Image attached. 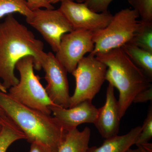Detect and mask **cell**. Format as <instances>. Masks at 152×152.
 Returning a JSON list of instances; mask_svg holds the SVG:
<instances>
[{
	"label": "cell",
	"mask_w": 152,
	"mask_h": 152,
	"mask_svg": "<svg viewBox=\"0 0 152 152\" xmlns=\"http://www.w3.org/2000/svg\"><path fill=\"white\" fill-rule=\"evenodd\" d=\"M43 49V43L37 39L32 32L12 14L7 16L0 23V78L7 91L18 83L15 69L20 59L31 56L34 68L40 70L47 56Z\"/></svg>",
	"instance_id": "cell-1"
},
{
	"label": "cell",
	"mask_w": 152,
	"mask_h": 152,
	"mask_svg": "<svg viewBox=\"0 0 152 152\" xmlns=\"http://www.w3.org/2000/svg\"><path fill=\"white\" fill-rule=\"evenodd\" d=\"M0 108L31 143L42 144L51 152H58L67 131L53 116L19 102L0 91Z\"/></svg>",
	"instance_id": "cell-2"
},
{
	"label": "cell",
	"mask_w": 152,
	"mask_h": 152,
	"mask_svg": "<svg viewBox=\"0 0 152 152\" xmlns=\"http://www.w3.org/2000/svg\"><path fill=\"white\" fill-rule=\"evenodd\" d=\"M95 56L107 68L105 80L118 90V101L121 119L136 95L151 86V81L121 48L98 53Z\"/></svg>",
	"instance_id": "cell-3"
},
{
	"label": "cell",
	"mask_w": 152,
	"mask_h": 152,
	"mask_svg": "<svg viewBox=\"0 0 152 152\" xmlns=\"http://www.w3.org/2000/svg\"><path fill=\"white\" fill-rule=\"evenodd\" d=\"M15 68L20 73V80L16 85L9 89V94L25 105L51 115V108L56 105L49 98L39 76L34 72L33 57L27 56L20 59Z\"/></svg>",
	"instance_id": "cell-4"
},
{
	"label": "cell",
	"mask_w": 152,
	"mask_h": 152,
	"mask_svg": "<svg viewBox=\"0 0 152 152\" xmlns=\"http://www.w3.org/2000/svg\"><path fill=\"white\" fill-rule=\"evenodd\" d=\"M135 10L123 9L113 15L106 27L93 32L94 48L91 54L105 53L129 42L140 26Z\"/></svg>",
	"instance_id": "cell-5"
},
{
	"label": "cell",
	"mask_w": 152,
	"mask_h": 152,
	"mask_svg": "<svg viewBox=\"0 0 152 152\" xmlns=\"http://www.w3.org/2000/svg\"><path fill=\"white\" fill-rule=\"evenodd\" d=\"M107 68L90 53L80 60L72 73L75 79L76 88L70 97L69 108L84 101H92L105 80Z\"/></svg>",
	"instance_id": "cell-6"
},
{
	"label": "cell",
	"mask_w": 152,
	"mask_h": 152,
	"mask_svg": "<svg viewBox=\"0 0 152 152\" xmlns=\"http://www.w3.org/2000/svg\"><path fill=\"white\" fill-rule=\"evenodd\" d=\"M92 31L76 29L62 37L55 57L67 72L72 73L80 60L94 48Z\"/></svg>",
	"instance_id": "cell-7"
},
{
	"label": "cell",
	"mask_w": 152,
	"mask_h": 152,
	"mask_svg": "<svg viewBox=\"0 0 152 152\" xmlns=\"http://www.w3.org/2000/svg\"><path fill=\"white\" fill-rule=\"evenodd\" d=\"M26 18L28 24L40 33L54 52L59 48L62 37L74 29L58 10L38 9Z\"/></svg>",
	"instance_id": "cell-8"
},
{
	"label": "cell",
	"mask_w": 152,
	"mask_h": 152,
	"mask_svg": "<svg viewBox=\"0 0 152 152\" xmlns=\"http://www.w3.org/2000/svg\"><path fill=\"white\" fill-rule=\"evenodd\" d=\"M59 11L64 16L74 30L95 31L102 29L110 23L113 15L109 11L97 13L89 8L85 3L71 0L61 2Z\"/></svg>",
	"instance_id": "cell-9"
},
{
	"label": "cell",
	"mask_w": 152,
	"mask_h": 152,
	"mask_svg": "<svg viewBox=\"0 0 152 152\" xmlns=\"http://www.w3.org/2000/svg\"><path fill=\"white\" fill-rule=\"evenodd\" d=\"M42 68L45 73L47 85L45 89L49 98L56 105L69 108L71 96L66 69L51 52L47 53Z\"/></svg>",
	"instance_id": "cell-10"
},
{
	"label": "cell",
	"mask_w": 152,
	"mask_h": 152,
	"mask_svg": "<svg viewBox=\"0 0 152 152\" xmlns=\"http://www.w3.org/2000/svg\"><path fill=\"white\" fill-rule=\"evenodd\" d=\"M51 111L53 117L68 131L77 128L81 124H94L97 117L98 109L92 101H85L68 108L54 106Z\"/></svg>",
	"instance_id": "cell-11"
},
{
	"label": "cell",
	"mask_w": 152,
	"mask_h": 152,
	"mask_svg": "<svg viewBox=\"0 0 152 152\" xmlns=\"http://www.w3.org/2000/svg\"><path fill=\"white\" fill-rule=\"evenodd\" d=\"M114 87L109 84L106 91L104 105L98 108V114L94 124L103 138L118 135L120 119L118 101L115 97Z\"/></svg>",
	"instance_id": "cell-12"
},
{
	"label": "cell",
	"mask_w": 152,
	"mask_h": 152,
	"mask_svg": "<svg viewBox=\"0 0 152 152\" xmlns=\"http://www.w3.org/2000/svg\"><path fill=\"white\" fill-rule=\"evenodd\" d=\"M141 129L142 126H138L124 135L105 139L100 146L89 148L87 152H126L135 145Z\"/></svg>",
	"instance_id": "cell-13"
},
{
	"label": "cell",
	"mask_w": 152,
	"mask_h": 152,
	"mask_svg": "<svg viewBox=\"0 0 152 152\" xmlns=\"http://www.w3.org/2000/svg\"><path fill=\"white\" fill-rule=\"evenodd\" d=\"M91 136V130L88 127L82 131L77 128L68 131L58 152H87Z\"/></svg>",
	"instance_id": "cell-14"
},
{
	"label": "cell",
	"mask_w": 152,
	"mask_h": 152,
	"mask_svg": "<svg viewBox=\"0 0 152 152\" xmlns=\"http://www.w3.org/2000/svg\"><path fill=\"white\" fill-rule=\"evenodd\" d=\"M121 48L152 81V53L130 43L125 44Z\"/></svg>",
	"instance_id": "cell-15"
},
{
	"label": "cell",
	"mask_w": 152,
	"mask_h": 152,
	"mask_svg": "<svg viewBox=\"0 0 152 152\" xmlns=\"http://www.w3.org/2000/svg\"><path fill=\"white\" fill-rule=\"evenodd\" d=\"M25 139L24 133L8 117L3 124L0 133V152H6L9 147L14 142Z\"/></svg>",
	"instance_id": "cell-16"
},
{
	"label": "cell",
	"mask_w": 152,
	"mask_h": 152,
	"mask_svg": "<svg viewBox=\"0 0 152 152\" xmlns=\"http://www.w3.org/2000/svg\"><path fill=\"white\" fill-rule=\"evenodd\" d=\"M139 21L138 28L128 43L152 53V23Z\"/></svg>",
	"instance_id": "cell-17"
},
{
	"label": "cell",
	"mask_w": 152,
	"mask_h": 152,
	"mask_svg": "<svg viewBox=\"0 0 152 152\" xmlns=\"http://www.w3.org/2000/svg\"><path fill=\"white\" fill-rule=\"evenodd\" d=\"M14 13H18L27 18L33 15V11L26 0H0V19Z\"/></svg>",
	"instance_id": "cell-18"
},
{
	"label": "cell",
	"mask_w": 152,
	"mask_h": 152,
	"mask_svg": "<svg viewBox=\"0 0 152 152\" xmlns=\"http://www.w3.org/2000/svg\"><path fill=\"white\" fill-rule=\"evenodd\" d=\"M128 3L138 13L141 21L152 23V0H127Z\"/></svg>",
	"instance_id": "cell-19"
},
{
	"label": "cell",
	"mask_w": 152,
	"mask_h": 152,
	"mask_svg": "<svg viewBox=\"0 0 152 152\" xmlns=\"http://www.w3.org/2000/svg\"><path fill=\"white\" fill-rule=\"evenodd\" d=\"M152 137V104H151L148 110L146 118L144 121L135 145L137 146L147 142Z\"/></svg>",
	"instance_id": "cell-20"
},
{
	"label": "cell",
	"mask_w": 152,
	"mask_h": 152,
	"mask_svg": "<svg viewBox=\"0 0 152 152\" xmlns=\"http://www.w3.org/2000/svg\"><path fill=\"white\" fill-rule=\"evenodd\" d=\"M113 0H86L85 4L92 10L97 13L107 11L110 4Z\"/></svg>",
	"instance_id": "cell-21"
},
{
	"label": "cell",
	"mask_w": 152,
	"mask_h": 152,
	"mask_svg": "<svg viewBox=\"0 0 152 152\" xmlns=\"http://www.w3.org/2000/svg\"><path fill=\"white\" fill-rule=\"evenodd\" d=\"M28 6L32 11L35 10L44 8L48 10H53L55 9L49 0H26Z\"/></svg>",
	"instance_id": "cell-22"
},
{
	"label": "cell",
	"mask_w": 152,
	"mask_h": 152,
	"mask_svg": "<svg viewBox=\"0 0 152 152\" xmlns=\"http://www.w3.org/2000/svg\"><path fill=\"white\" fill-rule=\"evenodd\" d=\"M152 100V86L142 91L136 95L133 100V103L146 102L148 101Z\"/></svg>",
	"instance_id": "cell-23"
},
{
	"label": "cell",
	"mask_w": 152,
	"mask_h": 152,
	"mask_svg": "<svg viewBox=\"0 0 152 152\" xmlns=\"http://www.w3.org/2000/svg\"><path fill=\"white\" fill-rule=\"evenodd\" d=\"M30 152H51L50 149L42 144L37 142L31 143Z\"/></svg>",
	"instance_id": "cell-24"
},
{
	"label": "cell",
	"mask_w": 152,
	"mask_h": 152,
	"mask_svg": "<svg viewBox=\"0 0 152 152\" xmlns=\"http://www.w3.org/2000/svg\"><path fill=\"white\" fill-rule=\"evenodd\" d=\"M8 117L7 116H0V133L1 132L2 129L4 121Z\"/></svg>",
	"instance_id": "cell-25"
},
{
	"label": "cell",
	"mask_w": 152,
	"mask_h": 152,
	"mask_svg": "<svg viewBox=\"0 0 152 152\" xmlns=\"http://www.w3.org/2000/svg\"><path fill=\"white\" fill-rule=\"evenodd\" d=\"M64 1V0H49V2L50 4H56V3L58 2L62 1ZM71 1H73L74 0H71Z\"/></svg>",
	"instance_id": "cell-26"
},
{
	"label": "cell",
	"mask_w": 152,
	"mask_h": 152,
	"mask_svg": "<svg viewBox=\"0 0 152 152\" xmlns=\"http://www.w3.org/2000/svg\"><path fill=\"white\" fill-rule=\"evenodd\" d=\"M0 91H1L3 92L7 93V91L4 88V87L2 85V83H1V82H0Z\"/></svg>",
	"instance_id": "cell-27"
},
{
	"label": "cell",
	"mask_w": 152,
	"mask_h": 152,
	"mask_svg": "<svg viewBox=\"0 0 152 152\" xmlns=\"http://www.w3.org/2000/svg\"><path fill=\"white\" fill-rule=\"evenodd\" d=\"M126 152H141L140 149L137 148L134 149H132L130 148Z\"/></svg>",
	"instance_id": "cell-28"
},
{
	"label": "cell",
	"mask_w": 152,
	"mask_h": 152,
	"mask_svg": "<svg viewBox=\"0 0 152 152\" xmlns=\"http://www.w3.org/2000/svg\"><path fill=\"white\" fill-rule=\"evenodd\" d=\"M0 116H7L1 108H0Z\"/></svg>",
	"instance_id": "cell-29"
},
{
	"label": "cell",
	"mask_w": 152,
	"mask_h": 152,
	"mask_svg": "<svg viewBox=\"0 0 152 152\" xmlns=\"http://www.w3.org/2000/svg\"><path fill=\"white\" fill-rule=\"evenodd\" d=\"M77 3H84L86 1V0H76Z\"/></svg>",
	"instance_id": "cell-30"
}]
</instances>
